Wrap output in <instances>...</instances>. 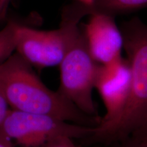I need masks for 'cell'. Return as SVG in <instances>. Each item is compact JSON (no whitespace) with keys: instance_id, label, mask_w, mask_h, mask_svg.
Wrapping results in <instances>:
<instances>
[{"instance_id":"obj_1","label":"cell","mask_w":147,"mask_h":147,"mask_svg":"<svg viewBox=\"0 0 147 147\" xmlns=\"http://www.w3.org/2000/svg\"><path fill=\"white\" fill-rule=\"evenodd\" d=\"M0 93L12 110L51 115L85 126L100 124L102 117L86 115L57 91L49 89L16 52L0 64Z\"/></svg>"},{"instance_id":"obj_7","label":"cell","mask_w":147,"mask_h":147,"mask_svg":"<svg viewBox=\"0 0 147 147\" xmlns=\"http://www.w3.org/2000/svg\"><path fill=\"white\" fill-rule=\"evenodd\" d=\"M89 16L87 23L80 27L92 58L104 65L122 57L123 36L115 16L103 13Z\"/></svg>"},{"instance_id":"obj_9","label":"cell","mask_w":147,"mask_h":147,"mask_svg":"<svg viewBox=\"0 0 147 147\" xmlns=\"http://www.w3.org/2000/svg\"><path fill=\"white\" fill-rule=\"evenodd\" d=\"M18 25L17 22L10 21L0 31V64L16 51V30Z\"/></svg>"},{"instance_id":"obj_4","label":"cell","mask_w":147,"mask_h":147,"mask_svg":"<svg viewBox=\"0 0 147 147\" xmlns=\"http://www.w3.org/2000/svg\"><path fill=\"white\" fill-rule=\"evenodd\" d=\"M97 127L68 122L57 117L10 110L0 122V142L8 147H40L61 136L85 141Z\"/></svg>"},{"instance_id":"obj_8","label":"cell","mask_w":147,"mask_h":147,"mask_svg":"<svg viewBox=\"0 0 147 147\" xmlns=\"http://www.w3.org/2000/svg\"><path fill=\"white\" fill-rule=\"evenodd\" d=\"M87 6L89 16L103 13L115 17L147 8V0H94Z\"/></svg>"},{"instance_id":"obj_2","label":"cell","mask_w":147,"mask_h":147,"mask_svg":"<svg viewBox=\"0 0 147 147\" xmlns=\"http://www.w3.org/2000/svg\"><path fill=\"white\" fill-rule=\"evenodd\" d=\"M120 29L131 74L127 102L119 118L106 129L97 127L87 144L104 145L126 138L147 121V24L134 17Z\"/></svg>"},{"instance_id":"obj_16","label":"cell","mask_w":147,"mask_h":147,"mask_svg":"<svg viewBox=\"0 0 147 147\" xmlns=\"http://www.w3.org/2000/svg\"><path fill=\"white\" fill-rule=\"evenodd\" d=\"M5 15H6V12H3V13L0 14V21H3V20L4 19L5 17Z\"/></svg>"},{"instance_id":"obj_10","label":"cell","mask_w":147,"mask_h":147,"mask_svg":"<svg viewBox=\"0 0 147 147\" xmlns=\"http://www.w3.org/2000/svg\"><path fill=\"white\" fill-rule=\"evenodd\" d=\"M40 147H81L77 145L74 140L69 137L61 136L55 138L46 142Z\"/></svg>"},{"instance_id":"obj_12","label":"cell","mask_w":147,"mask_h":147,"mask_svg":"<svg viewBox=\"0 0 147 147\" xmlns=\"http://www.w3.org/2000/svg\"><path fill=\"white\" fill-rule=\"evenodd\" d=\"M145 147H147V121L130 136Z\"/></svg>"},{"instance_id":"obj_15","label":"cell","mask_w":147,"mask_h":147,"mask_svg":"<svg viewBox=\"0 0 147 147\" xmlns=\"http://www.w3.org/2000/svg\"><path fill=\"white\" fill-rule=\"evenodd\" d=\"M76 1H80V2L84 3V4L91 5L92 3H93L94 0H76Z\"/></svg>"},{"instance_id":"obj_3","label":"cell","mask_w":147,"mask_h":147,"mask_svg":"<svg viewBox=\"0 0 147 147\" xmlns=\"http://www.w3.org/2000/svg\"><path fill=\"white\" fill-rule=\"evenodd\" d=\"M87 16V5L75 0L63 8L57 29L38 30L19 24L16 52L38 69L59 66L78 36L80 22Z\"/></svg>"},{"instance_id":"obj_17","label":"cell","mask_w":147,"mask_h":147,"mask_svg":"<svg viewBox=\"0 0 147 147\" xmlns=\"http://www.w3.org/2000/svg\"><path fill=\"white\" fill-rule=\"evenodd\" d=\"M0 147H8L6 145H5L4 144H3L2 142H0Z\"/></svg>"},{"instance_id":"obj_13","label":"cell","mask_w":147,"mask_h":147,"mask_svg":"<svg viewBox=\"0 0 147 147\" xmlns=\"http://www.w3.org/2000/svg\"><path fill=\"white\" fill-rule=\"evenodd\" d=\"M9 106L7 104L4 98L0 93V122L3 120L5 115H6L9 110Z\"/></svg>"},{"instance_id":"obj_6","label":"cell","mask_w":147,"mask_h":147,"mask_svg":"<svg viewBox=\"0 0 147 147\" xmlns=\"http://www.w3.org/2000/svg\"><path fill=\"white\" fill-rule=\"evenodd\" d=\"M131 82L129 64L121 57L110 63L99 65L95 89L100 95L106 113L98 129H106L119 118L128 100Z\"/></svg>"},{"instance_id":"obj_14","label":"cell","mask_w":147,"mask_h":147,"mask_svg":"<svg viewBox=\"0 0 147 147\" xmlns=\"http://www.w3.org/2000/svg\"><path fill=\"white\" fill-rule=\"evenodd\" d=\"M9 1L10 0H0V14L6 12Z\"/></svg>"},{"instance_id":"obj_11","label":"cell","mask_w":147,"mask_h":147,"mask_svg":"<svg viewBox=\"0 0 147 147\" xmlns=\"http://www.w3.org/2000/svg\"><path fill=\"white\" fill-rule=\"evenodd\" d=\"M96 147H145L137 142L133 138L129 136L126 138L115 141L109 144L104 145H97Z\"/></svg>"},{"instance_id":"obj_5","label":"cell","mask_w":147,"mask_h":147,"mask_svg":"<svg viewBox=\"0 0 147 147\" xmlns=\"http://www.w3.org/2000/svg\"><path fill=\"white\" fill-rule=\"evenodd\" d=\"M80 28L78 37L59 65L57 91L82 113L100 118L92 95L100 64L90 55L80 25Z\"/></svg>"}]
</instances>
